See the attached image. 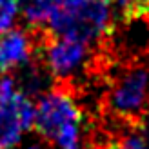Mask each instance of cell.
Segmentation results:
<instances>
[{
  "label": "cell",
  "mask_w": 149,
  "mask_h": 149,
  "mask_svg": "<svg viewBox=\"0 0 149 149\" xmlns=\"http://www.w3.org/2000/svg\"><path fill=\"white\" fill-rule=\"evenodd\" d=\"M46 27L56 36L95 46L113 33V13L100 0H65Z\"/></svg>",
  "instance_id": "obj_3"
},
{
  "label": "cell",
  "mask_w": 149,
  "mask_h": 149,
  "mask_svg": "<svg viewBox=\"0 0 149 149\" xmlns=\"http://www.w3.org/2000/svg\"><path fill=\"white\" fill-rule=\"evenodd\" d=\"M38 49L35 27L7 29L0 33V73H11L33 60Z\"/></svg>",
  "instance_id": "obj_5"
},
{
  "label": "cell",
  "mask_w": 149,
  "mask_h": 149,
  "mask_svg": "<svg viewBox=\"0 0 149 149\" xmlns=\"http://www.w3.org/2000/svg\"><path fill=\"white\" fill-rule=\"evenodd\" d=\"M142 129H144V140H146V146L149 147V116H147V122H142Z\"/></svg>",
  "instance_id": "obj_9"
},
{
  "label": "cell",
  "mask_w": 149,
  "mask_h": 149,
  "mask_svg": "<svg viewBox=\"0 0 149 149\" xmlns=\"http://www.w3.org/2000/svg\"><path fill=\"white\" fill-rule=\"evenodd\" d=\"M18 9H20L18 0H0V33L13 27Z\"/></svg>",
  "instance_id": "obj_8"
},
{
  "label": "cell",
  "mask_w": 149,
  "mask_h": 149,
  "mask_svg": "<svg viewBox=\"0 0 149 149\" xmlns=\"http://www.w3.org/2000/svg\"><path fill=\"white\" fill-rule=\"evenodd\" d=\"M100 2H106V4H109V2H113V0H100Z\"/></svg>",
  "instance_id": "obj_11"
},
{
  "label": "cell",
  "mask_w": 149,
  "mask_h": 149,
  "mask_svg": "<svg viewBox=\"0 0 149 149\" xmlns=\"http://www.w3.org/2000/svg\"><path fill=\"white\" fill-rule=\"evenodd\" d=\"M26 149H49L47 146H40V144H35V146H29V147H26Z\"/></svg>",
  "instance_id": "obj_10"
},
{
  "label": "cell",
  "mask_w": 149,
  "mask_h": 149,
  "mask_svg": "<svg viewBox=\"0 0 149 149\" xmlns=\"http://www.w3.org/2000/svg\"><path fill=\"white\" fill-rule=\"evenodd\" d=\"M35 107L11 77L0 78V149H15L33 127Z\"/></svg>",
  "instance_id": "obj_4"
},
{
  "label": "cell",
  "mask_w": 149,
  "mask_h": 149,
  "mask_svg": "<svg viewBox=\"0 0 149 149\" xmlns=\"http://www.w3.org/2000/svg\"><path fill=\"white\" fill-rule=\"evenodd\" d=\"M104 109L109 116L142 127L149 116V64L136 60L118 69L104 96Z\"/></svg>",
  "instance_id": "obj_2"
},
{
  "label": "cell",
  "mask_w": 149,
  "mask_h": 149,
  "mask_svg": "<svg viewBox=\"0 0 149 149\" xmlns=\"http://www.w3.org/2000/svg\"><path fill=\"white\" fill-rule=\"evenodd\" d=\"M64 2L65 0H18L20 11L29 27H46Z\"/></svg>",
  "instance_id": "obj_6"
},
{
  "label": "cell",
  "mask_w": 149,
  "mask_h": 149,
  "mask_svg": "<svg viewBox=\"0 0 149 149\" xmlns=\"http://www.w3.org/2000/svg\"><path fill=\"white\" fill-rule=\"evenodd\" d=\"M82 109L69 82L56 84L44 93L35 107L33 127L47 144L60 149H84L82 146Z\"/></svg>",
  "instance_id": "obj_1"
},
{
  "label": "cell",
  "mask_w": 149,
  "mask_h": 149,
  "mask_svg": "<svg viewBox=\"0 0 149 149\" xmlns=\"http://www.w3.org/2000/svg\"><path fill=\"white\" fill-rule=\"evenodd\" d=\"M124 20H146L149 22V0H118Z\"/></svg>",
  "instance_id": "obj_7"
}]
</instances>
